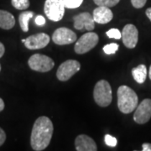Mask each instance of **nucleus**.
<instances>
[{
  "instance_id": "f257e3e1",
  "label": "nucleus",
  "mask_w": 151,
  "mask_h": 151,
  "mask_svg": "<svg viewBox=\"0 0 151 151\" xmlns=\"http://www.w3.org/2000/svg\"><path fill=\"white\" fill-rule=\"evenodd\" d=\"M54 132L53 124L46 116L38 118L33 126L30 135L31 148L35 151L45 150L50 145Z\"/></svg>"
},
{
  "instance_id": "f03ea898",
  "label": "nucleus",
  "mask_w": 151,
  "mask_h": 151,
  "mask_svg": "<svg viewBox=\"0 0 151 151\" xmlns=\"http://www.w3.org/2000/svg\"><path fill=\"white\" fill-rule=\"evenodd\" d=\"M118 108L121 113L129 114L138 106L139 97L135 92L128 86H120L117 92Z\"/></svg>"
},
{
  "instance_id": "7ed1b4c3",
  "label": "nucleus",
  "mask_w": 151,
  "mask_h": 151,
  "mask_svg": "<svg viewBox=\"0 0 151 151\" xmlns=\"http://www.w3.org/2000/svg\"><path fill=\"white\" fill-rule=\"evenodd\" d=\"M112 87L106 80H100L96 83L93 90V97L98 106L108 107L112 103Z\"/></svg>"
},
{
  "instance_id": "20e7f679",
  "label": "nucleus",
  "mask_w": 151,
  "mask_h": 151,
  "mask_svg": "<svg viewBox=\"0 0 151 151\" xmlns=\"http://www.w3.org/2000/svg\"><path fill=\"white\" fill-rule=\"evenodd\" d=\"M99 41V37L97 34L92 31H89L84 34L75 44V52L76 54L83 55L90 51L94 48Z\"/></svg>"
},
{
  "instance_id": "39448f33",
  "label": "nucleus",
  "mask_w": 151,
  "mask_h": 151,
  "mask_svg": "<svg viewBox=\"0 0 151 151\" xmlns=\"http://www.w3.org/2000/svg\"><path fill=\"white\" fill-rule=\"evenodd\" d=\"M29 68L39 72H47L53 69L55 62L47 55L42 54H35L30 56L28 60Z\"/></svg>"
},
{
  "instance_id": "423d86ee",
  "label": "nucleus",
  "mask_w": 151,
  "mask_h": 151,
  "mask_svg": "<svg viewBox=\"0 0 151 151\" xmlns=\"http://www.w3.org/2000/svg\"><path fill=\"white\" fill-rule=\"evenodd\" d=\"M65 6L60 0H45L44 11L50 20L57 22L62 19L65 14Z\"/></svg>"
},
{
  "instance_id": "0eeeda50",
  "label": "nucleus",
  "mask_w": 151,
  "mask_h": 151,
  "mask_svg": "<svg viewBox=\"0 0 151 151\" xmlns=\"http://www.w3.org/2000/svg\"><path fill=\"white\" fill-rule=\"evenodd\" d=\"M81 69V64L76 60H67L60 65L56 71L58 80L61 81H68Z\"/></svg>"
},
{
  "instance_id": "6e6552de",
  "label": "nucleus",
  "mask_w": 151,
  "mask_h": 151,
  "mask_svg": "<svg viewBox=\"0 0 151 151\" xmlns=\"http://www.w3.org/2000/svg\"><path fill=\"white\" fill-rule=\"evenodd\" d=\"M77 40V36L75 32L65 27H61L55 30L52 35V40L58 45H70L75 42Z\"/></svg>"
},
{
  "instance_id": "1a4fd4ad",
  "label": "nucleus",
  "mask_w": 151,
  "mask_h": 151,
  "mask_svg": "<svg viewBox=\"0 0 151 151\" xmlns=\"http://www.w3.org/2000/svg\"><path fill=\"white\" fill-rule=\"evenodd\" d=\"M151 119V99H144L139 106H137L134 114V120L139 124L148 123Z\"/></svg>"
},
{
  "instance_id": "9d476101",
  "label": "nucleus",
  "mask_w": 151,
  "mask_h": 151,
  "mask_svg": "<svg viewBox=\"0 0 151 151\" xmlns=\"http://www.w3.org/2000/svg\"><path fill=\"white\" fill-rule=\"evenodd\" d=\"M123 43L129 49H134L139 40V31L134 24H126L122 31Z\"/></svg>"
},
{
  "instance_id": "9b49d317",
  "label": "nucleus",
  "mask_w": 151,
  "mask_h": 151,
  "mask_svg": "<svg viewBox=\"0 0 151 151\" xmlns=\"http://www.w3.org/2000/svg\"><path fill=\"white\" fill-rule=\"evenodd\" d=\"M50 36L45 33H38L25 39L24 45L29 50L43 49L50 43Z\"/></svg>"
},
{
  "instance_id": "f8f14e48",
  "label": "nucleus",
  "mask_w": 151,
  "mask_h": 151,
  "mask_svg": "<svg viewBox=\"0 0 151 151\" xmlns=\"http://www.w3.org/2000/svg\"><path fill=\"white\" fill-rule=\"evenodd\" d=\"M74 28L78 30L86 29L87 31H92L95 28V21L93 16L87 12H83L73 17Z\"/></svg>"
},
{
  "instance_id": "ddd939ff",
  "label": "nucleus",
  "mask_w": 151,
  "mask_h": 151,
  "mask_svg": "<svg viewBox=\"0 0 151 151\" xmlns=\"http://www.w3.org/2000/svg\"><path fill=\"white\" fill-rule=\"evenodd\" d=\"M76 150L77 151H97L95 141L86 134L78 135L75 139Z\"/></svg>"
},
{
  "instance_id": "4468645a",
  "label": "nucleus",
  "mask_w": 151,
  "mask_h": 151,
  "mask_svg": "<svg viewBox=\"0 0 151 151\" xmlns=\"http://www.w3.org/2000/svg\"><path fill=\"white\" fill-rule=\"evenodd\" d=\"M92 16H93L94 21L96 23L100 24H105L113 19V14L108 7L98 6L93 10Z\"/></svg>"
},
{
  "instance_id": "2eb2a0df",
  "label": "nucleus",
  "mask_w": 151,
  "mask_h": 151,
  "mask_svg": "<svg viewBox=\"0 0 151 151\" xmlns=\"http://www.w3.org/2000/svg\"><path fill=\"white\" fill-rule=\"evenodd\" d=\"M15 25V19L9 12L0 10V28L4 29H10Z\"/></svg>"
},
{
  "instance_id": "dca6fc26",
  "label": "nucleus",
  "mask_w": 151,
  "mask_h": 151,
  "mask_svg": "<svg viewBox=\"0 0 151 151\" xmlns=\"http://www.w3.org/2000/svg\"><path fill=\"white\" fill-rule=\"evenodd\" d=\"M132 75L138 83H144L147 77V68L145 65H139L132 69Z\"/></svg>"
},
{
  "instance_id": "f3484780",
  "label": "nucleus",
  "mask_w": 151,
  "mask_h": 151,
  "mask_svg": "<svg viewBox=\"0 0 151 151\" xmlns=\"http://www.w3.org/2000/svg\"><path fill=\"white\" fill-rule=\"evenodd\" d=\"M34 12L32 11H24L21 13L19 16V22L21 29L24 32L29 31V22L34 16Z\"/></svg>"
},
{
  "instance_id": "a211bd4d",
  "label": "nucleus",
  "mask_w": 151,
  "mask_h": 151,
  "mask_svg": "<svg viewBox=\"0 0 151 151\" xmlns=\"http://www.w3.org/2000/svg\"><path fill=\"white\" fill-rule=\"evenodd\" d=\"M11 3H12V5L19 10L27 9L30 4L29 0H11Z\"/></svg>"
},
{
  "instance_id": "6ab92c4d",
  "label": "nucleus",
  "mask_w": 151,
  "mask_h": 151,
  "mask_svg": "<svg viewBox=\"0 0 151 151\" xmlns=\"http://www.w3.org/2000/svg\"><path fill=\"white\" fill-rule=\"evenodd\" d=\"M66 9H76L80 7L83 0H60Z\"/></svg>"
},
{
  "instance_id": "aec40b11",
  "label": "nucleus",
  "mask_w": 151,
  "mask_h": 151,
  "mask_svg": "<svg viewBox=\"0 0 151 151\" xmlns=\"http://www.w3.org/2000/svg\"><path fill=\"white\" fill-rule=\"evenodd\" d=\"M97 6H104V7H113L117 5L120 0H93Z\"/></svg>"
},
{
  "instance_id": "412c9836",
  "label": "nucleus",
  "mask_w": 151,
  "mask_h": 151,
  "mask_svg": "<svg viewBox=\"0 0 151 151\" xmlns=\"http://www.w3.org/2000/svg\"><path fill=\"white\" fill-rule=\"evenodd\" d=\"M119 45L116 43H111L103 46V51L107 55L115 54L119 50Z\"/></svg>"
},
{
  "instance_id": "4be33fe9",
  "label": "nucleus",
  "mask_w": 151,
  "mask_h": 151,
  "mask_svg": "<svg viewBox=\"0 0 151 151\" xmlns=\"http://www.w3.org/2000/svg\"><path fill=\"white\" fill-rule=\"evenodd\" d=\"M106 34H107V36L111 39L119 40L120 38H122V33H120L118 29H111L108 31H107Z\"/></svg>"
},
{
  "instance_id": "5701e85b",
  "label": "nucleus",
  "mask_w": 151,
  "mask_h": 151,
  "mask_svg": "<svg viewBox=\"0 0 151 151\" xmlns=\"http://www.w3.org/2000/svg\"><path fill=\"white\" fill-rule=\"evenodd\" d=\"M105 144L109 147H115L118 144V140L115 137H113L110 134H106L104 137Z\"/></svg>"
},
{
  "instance_id": "b1692460",
  "label": "nucleus",
  "mask_w": 151,
  "mask_h": 151,
  "mask_svg": "<svg viewBox=\"0 0 151 151\" xmlns=\"http://www.w3.org/2000/svg\"><path fill=\"white\" fill-rule=\"evenodd\" d=\"M147 0H131L132 5L134 7L135 9H141L145 5Z\"/></svg>"
},
{
  "instance_id": "393cba45",
  "label": "nucleus",
  "mask_w": 151,
  "mask_h": 151,
  "mask_svg": "<svg viewBox=\"0 0 151 151\" xmlns=\"http://www.w3.org/2000/svg\"><path fill=\"white\" fill-rule=\"evenodd\" d=\"M35 24H36L37 25H39V26H42V25H44V24H45V19L42 15H38V16L35 18Z\"/></svg>"
},
{
  "instance_id": "a878e982",
  "label": "nucleus",
  "mask_w": 151,
  "mask_h": 151,
  "mask_svg": "<svg viewBox=\"0 0 151 151\" xmlns=\"http://www.w3.org/2000/svg\"><path fill=\"white\" fill-rule=\"evenodd\" d=\"M6 140V134L4 130L0 128V146H2Z\"/></svg>"
},
{
  "instance_id": "bb28decb",
  "label": "nucleus",
  "mask_w": 151,
  "mask_h": 151,
  "mask_svg": "<svg viewBox=\"0 0 151 151\" xmlns=\"http://www.w3.org/2000/svg\"><path fill=\"white\" fill-rule=\"evenodd\" d=\"M142 150L143 151H151V144L145 143L142 145Z\"/></svg>"
},
{
  "instance_id": "cd10ccee",
  "label": "nucleus",
  "mask_w": 151,
  "mask_h": 151,
  "mask_svg": "<svg viewBox=\"0 0 151 151\" xmlns=\"http://www.w3.org/2000/svg\"><path fill=\"white\" fill-rule=\"evenodd\" d=\"M4 52H5V48H4V44L0 42V58H1V57L4 55Z\"/></svg>"
},
{
  "instance_id": "c85d7f7f",
  "label": "nucleus",
  "mask_w": 151,
  "mask_h": 151,
  "mask_svg": "<svg viewBox=\"0 0 151 151\" xmlns=\"http://www.w3.org/2000/svg\"><path fill=\"white\" fill-rule=\"evenodd\" d=\"M4 109V100L0 97V112H2Z\"/></svg>"
},
{
  "instance_id": "c756f323",
  "label": "nucleus",
  "mask_w": 151,
  "mask_h": 151,
  "mask_svg": "<svg viewBox=\"0 0 151 151\" xmlns=\"http://www.w3.org/2000/svg\"><path fill=\"white\" fill-rule=\"evenodd\" d=\"M146 15H147V17L150 19V20L151 21V8H149V9L146 10Z\"/></svg>"
},
{
  "instance_id": "7c9ffc66",
  "label": "nucleus",
  "mask_w": 151,
  "mask_h": 151,
  "mask_svg": "<svg viewBox=\"0 0 151 151\" xmlns=\"http://www.w3.org/2000/svg\"><path fill=\"white\" fill-rule=\"evenodd\" d=\"M149 76H150V78L151 80V65L150 67V70H149Z\"/></svg>"
},
{
  "instance_id": "2f4dec72",
  "label": "nucleus",
  "mask_w": 151,
  "mask_h": 151,
  "mask_svg": "<svg viewBox=\"0 0 151 151\" xmlns=\"http://www.w3.org/2000/svg\"><path fill=\"white\" fill-rule=\"evenodd\" d=\"M21 41L23 42V43H24V42H25V39H23Z\"/></svg>"
},
{
  "instance_id": "473e14b6",
  "label": "nucleus",
  "mask_w": 151,
  "mask_h": 151,
  "mask_svg": "<svg viewBox=\"0 0 151 151\" xmlns=\"http://www.w3.org/2000/svg\"><path fill=\"white\" fill-rule=\"evenodd\" d=\"M0 71H1V65H0Z\"/></svg>"
}]
</instances>
